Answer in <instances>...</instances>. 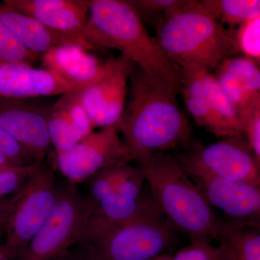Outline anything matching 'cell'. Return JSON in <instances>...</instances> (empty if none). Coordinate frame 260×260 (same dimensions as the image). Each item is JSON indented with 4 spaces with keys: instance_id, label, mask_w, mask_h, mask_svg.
I'll return each instance as SVG.
<instances>
[{
    "instance_id": "cell-1",
    "label": "cell",
    "mask_w": 260,
    "mask_h": 260,
    "mask_svg": "<svg viewBox=\"0 0 260 260\" xmlns=\"http://www.w3.org/2000/svg\"><path fill=\"white\" fill-rule=\"evenodd\" d=\"M179 90L162 78L133 68L119 121L121 140L133 161L189 146L191 128L178 104Z\"/></svg>"
},
{
    "instance_id": "cell-2",
    "label": "cell",
    "mask_w": 260,
    "mask_h": 260,
    "mask_svg": "<svg viewBox=\"0 0 260 260\" xmlns=\"http://www.w3.org/2000/svg\"><path fill=\"white\" fill-rule=\"evenodd\" d=\"M88 49L119 51L149 74L162 78L180 90L177 70L128 0H91L88 19L80 35Z\"/></svg>"
},
{
    "instance_id": "cell-3",
    "label": "cell",
    "mask_w": 260,
    "mask_h": 260,
    "mask_svg": "<svg viewBox=\"0 0 260 260\" xmlns=\"http://www.w3.org/2000/svg\"><path fill=\"white\" fill-rule=\"evenodd\" d=\"M135 162L148 181L153 200L174 230L190 243L215 240L220 219L174 155L152 154Z\"/></svg>"
},
{
    "instance_id": "cell-4",
    "label": "cell",
    "mask_w": 260,
    "mask_h": 260,
    "mask_svg": "<svg viewBox=\"0 0 260 260\" xmlns=\"http://www.w3.org/2000/svg\"><path fill=\"white\" fill-rule=\"evenodd\" d=\"M155 30V40L178 74L210 72L239 51L235 34L224 28L198 1L188 0Z\"/></svg>"
},
{
    "instance_id": "cell-5",
    "label": "cell",
    "mask_w": 260,
    "mask_h": 260,
    "mask_svg": "<svg viewBox=\"0 0 260 260\" xmlns=\"http://www.w3.org/2000/svg\"><path fill=\"white\" fill-rule=\"evenodd\" d=\"M175 232L153 200L124 223L106 225L88 218L77 246L93 260H150L174 246Z\"/></svg>"
},
{
    "instance_id": "cell-6",
    "label": "cell",
    "mask_w": 260,
    "mask_h": 260,
    "mask_svg": "<svg viewBox=\"0 0 260 260\" xmlns=\"http://www.w3.org/2000/svg\"><path fill=\"white\" fill-rule=\"evenodd\" d=\"M95 205L76 186L59 185L54 208L17 260L57 259L79 242Z\"/></svg>"
},
{
    "instance_id": "cell-7",
    "label": "cell",
    "mask_w": 260,
    "mask_h": 260,
    "mask_svg": "<svg viewBox=\"0 0 260 260\" xmlns=\"http://www.w3.org/2000/svg\"><path fill=\"white\" fill-rule=\"evenodd\" d=\"M58 186L54 170L42 162L18 191L3 236L10 260H17L25 250L55 204Z\"/></svg>"
},
{
    "instance_id": "cell-8",
    "label": "cell",
    "mask_w": 260,
    "mask_h": 260,
    "mask_svg": "<svg viewBox=\"0 0 260 260\" xmlns=\"http://www.w3.org/2000/svg\"><path fill=\"white\" fill-rule=\"evenodd\" d=\"M181 167H189L227 180L260 185V159L243 135L223 138L174 155Z\"/></svg>"
},
{
    "instance_id": "cell-9",
    "label": "cell",
    "mask_w": 260,
    "mask_h": 260,
    "mask_svg": "<svg viewBox=\"0 0 260 260\" xmlns=\"http://www.w3.org/2000/svg\"><path fill=\"white\" fill-rule=\"evenodd\" d=\"M55 154L57 169L74 186L118 162L133 161L121 140L119 123L93 131L73 148Z\"/></svg>"
},
{
    "instance_id": "cell-10",
    "label": "cell",
    "mask_w": 260,
    "mask_h": 260,
    "mask_svg": "<svg viewBox=\"0 0 260 260\" xmlns=\"http://www.w3.org/2000/svg\"><path fill=\"white\" fill-rule=\"evenodd\" d=\"M135 66L124 56L111 58L105 61L104 71L96 80L79 89L80 102L95 129L114 125L120 121Z\"/></svg>"
},
{
    "instance_id": "cell-11",
    "label": "cell",
    "mask_w": 260,
    "mask_h": 260,
    "mask_svg": "<svg viewBox=\"0 0 260 260\" xmlns=\"http://www.w3.org/2000/svg\"><path fill=\"white\" fill-rule=\"evenodd\" d=\"M50 109L30 99L0 97V126L37 164L45 162L53 149L48 131Z\"/></svg>"
},
{
    "instance_id": "cell-12",
    "label": "cell",
    "mask_w": 260,
    "mask_h": 260,
    "mask_svg": "<svg viewBox=\"0 0 260 260\" xmlns=\"http://www.w3.org/2000/svg\"><path fill=\"white\" fill-rule=\"evenodd\" d=\"M181 168L212 208L221 210L232 221L259 225L260 185L227 180L192 168Z\"/></svg>"
},
{
    "instance_id": "cell-13",
    "label": "cell",
    "mask_w": 260,
    "mask_h": 260,
    "mask_svg": "<svg viewBox=\"0 0 260 260\" xmlns=\"http://www.w3.org/2000/svg\"><path fill=\"white\" fill-rule=\"evenodd\" d=\"M90 1L4 0L3 3L15 10L34 17L54 31L80 41V34L88 19Z\"/></svg>"
},
{
    "instance_id": "cell-14",
    "label": "cell",
    "mask_w": 260,
    "mask_h": 260,
    "mask_svg": "<svg viewBox=\"0 0 260 260\" xmlns=\"http://www.w3.org/2000/svg\"><path fill=\"white\" fill-rule=\"evenodd\" d=\"M74 90L44 68L30 65H0V97L15 99L61 95Z\"/></svg>"
},
{
    "instance_id": "cell-15",
    "label": "cell",
    "mask_w": 260,
    "mask_h": 260,
    "mask_svg": "<svg viewBox=\"0 0 260 260\" xmlns=\"http://www.w3.org/2000/svg\"><path fill=\"white\" fill-rule=\"evenodd\" d=\"M80 99L79 89L61 95L51 107L48 131L55 153L66 151L94 131Z\"/></svg>"
},
{
    "instance_id": "cell-16",
    "label": "cell",
    "mask_w": 260,
    "mask_h": 260,
    "mask_svg": "<svg viewBox=\"0 0 260 260\" xmlns=\"http://www.w3.org/2000/svg\"><path fill=\"white\" fill-rule=\"evenodd\" d=\"M42 68L51 71L73 89L88 86L100 77L105 61H101L79 43L64 44L41 56Z\"/></svg>"
},
{
    "instance_id": "cell-17",
    "label": "cell",
    "mask_w": 260,
    "mask_h": 260,
    "mask_svg": "<svg viewBox=\"0 0 260 260\" xmlns=\"http://www.w3.org/2000/svg\"><path fill=\"white\" fill-rule=\"evenodd\" d=\"M0 18L20 44L39 57L59 46L72 43L83 44L79 39L54 31L34 17L3 3H0Z\"/></svg>"
},
{
    "instance_id": "cell-18",
    "label": "cell",
    "mask_w": 260,
    "mask_h": 260,
    "mask_svg": "<svg viewBox=\"0 0 260 260\" xmlns=\"http://www.w3.org/2000/svg\"><path fill=\"white\" fill-rule=\"evenodd\" d=\"M215 240L220 260H260L259 225L220 219Z\"/></svg>"
},
{
    "instance_id": "cell-19",
    "label": "cell",
    "mask_w": 260,
    "mask_h": 260,
    "mask_svg": "<svg viewBox=\"0 0 260 260\" xmlns=\"http://www.w3.org/2000/svg\"><path fill=\"white\" fill-rule=\"evenodd\" d=\"M206 71L180 72V90L186 109L198 125L218 137L234 136L217 119L210 108L204 90V76Z\"/></svg>"
},
{
    "instance_id": "cell-20",
    "label": "cell",
    "mask_w": 260,
    "mask_h": 260,
    "mask_svg": "<svg viewBox=\"0 0 260 260\" xmlns=\"http://www.w3.org/2000/svg\"><path fill=\"white\" fill-rule=\"evenodd\" d=\"M152 201L153 198L141 196L133 200L114 192L96 203L89 219L106 225L124 223L139 215Z\"/></svg>"
},
{
    "instance_id": "cell-21",
    "label": "cell",
    "mask_w": 260,
    "mask_h": 260,
    "mask_svg": "<svg viewBox=\"0 0 260 260\" xmlns=\"http://www.w3.org/2000/svg\"><path fill=\"white\" fill-rule=\"evenodd\" d=\"M200 3L219 23L231 28L260 17L259 0H203Z\"/></svg>"
},
{
    "instance_id": "cell-22",
    "label": "cell",
    "mask_w": 260,
    "mask_h": 260,
    "mask_svg": "<svg viewBox=\"0 0 260 260\" xmlns=\"http://www.w3.org/2000/svg\"><path fill=\"white\" fill-rule=\"evenodd\" d=\"M204 90L208 104L217 119L233 135H242L240 114L224 93L215 75L210 72L205 74Z\"/></svg>"
},
{
    "instance_id": "cell-23",
    "label": "cell",
    "mask_w": 260,
    "mask_h": 260,
    "mask_svg": "<svg viewBox=\"0 0 260 260\" xmlns=\"http://www.w3.org/2000/svg\"><path fill=\"white\" fill-rule=\"evenodd\" d=\"M143 23L156 30L159 25L181 10L187 0H128Z\"/></svg>"
},
{
    "instance_id": "cell-24",
    "label": "cell",
    "mask_w": 260,
    "mask_h": 260,
    "mask_svg": "<svg viewBox=\"0 0 260 260\" xmlns=\"http://www.w3.org/2000/svg\"><path fill=\"white\" fill-rule=\"evenodd\" d=\"M130 162H121L104 169L89 180L90 198L95 203L115 192L118 186L131 170Z\"/></svg>"
},
{
    "instance_id": "cell-25",
    "label": "cell",
    "mask_w": 260,
    "mask_h": 260,
    "mask_svg": "<svg viewBox=\"0 0 260 260\" xmlns=\"http://www.w3.org/2000/svg\"><path fill=\"white\" fill-rule=\"evenodd\" d=\"M218 70L237 79L249 93L259 94V68L254 59L246 56L229 58L219 65Z\"/></svg>"
},
{
    "instance_id": "cell-26",
    "label": "cell",
    "mask_w": 260,
    "mask_h": 260,
    "mask_svg": "<svg viewBox=\"0 0 260 260\" xmlns=\"http://www.w3.org/2000/svg\"><path fill=\"white\" fill-rule=\"evenodd\" d=\"M39 58L20 44L0 18V65L22 64L32 66Z\"/></svg>"
},
{
    "instance_id": "cell-27",
    "label": "cell",
    "mask_w": 260,
    "mask_h": 260,
    "mask_svg": "<svg viewBox=\"0 0 260 260\" xmlns=\"http://www.w3.org/2000/svg\"><path fill=\"white\" fill-rule=\"evenodd\" d=\"M42 164L0 167V200L10 198L18 192Z\"/></svg>"
},
{
    "instance_id": "cell-28",
    "label": "cell",
    "mask_w": 260,
    "mask_h": 260,
    "mask_svg": "<svg viewBox=\"0 0 260 260\" xmlns=\"http://www.w3.org/2000/svg\"><path fill=\"white\" fill-rule=\"evenodd\" d=\"M214 75L224 93L234 104L240 116L246 108H248L256 98L260 96V93L254 95L248 92L237 79L221 70H218L217 74Z\"/></svg>"
},
{
    "instance_id": "cell-29",
    "label": "cell",
    "mask_w": 260,
    "mask_h": 260,
    "mask_svg": "<svg viewBox=\"0 0 260 260\" xmlns=\"http://www.w3.org/2000/svg\"><path fill=\"white\" fill-rule=\"evenodd\" d=\"M239 50L246 57L259 60L260 57V17L251 19L239 27L235 34Z\"/></svg>"
},
{
    "instance_id": "cell-30",
    "label": "cell",
    "mask_w": 260,
    "mask_h": 260,
    "mask_svg": "<svg viewBox=\"0 0 260 260\" xmlns=\"http://www.w3.org/2000/svg\"><path fill=\"white\" fill-rule=\"evenodd\" d=\"M242 135L257 158L260 159V96L241 114Z\"/></svg>"
},
{
    "instance_id": "cell-31",
    "label": "cell",
    "mask_w": 260,
    "mask_h": 260,
    "mask_svg": "<svg viewBox=\"0 0 260 260\" xmlns=\"http://www.w3.org/2000/svg\"><path fill=\"white\" fill-rule=\"evenodd\" d=\"M0 150L18 166L37 164L18 142L0 126Z\"/></svg>"
},
{
    "instance_id": "cell-32",
    "label": "cell",
    "mask_w": 260,
    "mask_h": 260,
    "mask_svg": "<svg viewBox=\"0 0 260 260\" xmlns=\"http://www.w3.org/2000/svg\"><path fill=\"white\" fill-rule=\"evenodd\" d=\"M171 260H220L218 246L206 243H190Z\"/></svg>"
},
{
    "instance_id": "cell-33",
    "label": "cell",
    "mask_w": 260,
    "mask_h": 260,
    "mask_svg": "<svg viewBox=\"0 0 260 260\" xmlns=\"http://www.w3.org/2000/svg\"><path fill=\"white\" fill-rule=\"evenodd\" d=\"M144 181V175L140 168L133 166L118 186L115 192L131 199H139L142 196V187Z\"/></svg>"
},
{
    "instance_id": "cell-34",
    "label": "cell",
    "mask_w": 260,
    "mask_h": 260,
    "mask_svg": "<svg viewBox=\"0 0 260 260\" xmlns=\"http://www.w3.org/2000/svg\"><path fill=\"white\" fill-rule=\"evenodd\" d=\"M18 194V192H17L10 198L0 200V237L3 238L4 236L5 227L10 218V214L14 208Z\"/></svg>"
},
{
    "instance_id": "cell-35",
    "label": "cell",
    "mask_w": 260,
    "mask_h": 260,
    "mask_svg": "<svg viewBox=\"0 0 260 260\" xmlns=\"http://www.w3.org/2000/svg\"><path fill=\"white\" fill-rule=\"evenodd\" d=\"M56 260H93L85 252L83 249L78 246L76 249H70L61 254Z\"/></svg>"
},
{
    "instance_id": "cell-36",
    "label": "cell",
    "mask_w": 260,
    "mask_h": 260,
    "mask_svg": "<svg viewBox=\"0 0 260 260\" xmlns=\"http://www.w3.org/2000/svg\"><path fill=\"white\" fill-rule=\"evenodd\" d=\"M0 260H10L2 237H0Z\"/></svg>"
},
{
    "instance_id": "cell-37",
    "label": "cell",
    "mask_w": 260,
    "mask_h": 260,
    "mask_svg": "<svg viewBox=\"0 0 260 260\" xmlns=\"http://www.w3.org/2000/svg\"><path fill=\"white\" fill-rule=\"evenodd\" d=\"M172 257V256L169 253H164V254H160V255L150 260H171Z\"/></svg>"
}]
</instances>
